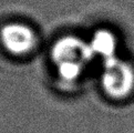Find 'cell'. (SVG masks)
<instances>
[{
  "label": "cell",
  "mask_w": 134,
  "mask_h": 133,
  "mask_svg": "<svg viewBox=\"0 0 134 133\" xmlns=\"http://www.w3.org/2000/svg\"><path fill=\"white\" fill-rule=\"evenodd\" d=\"M0 40L9 53L25 56L37 46V35L23 23H9L0 30Z\"/></svg>",
  "instance_id": "obj_3"
},
{
  "label": "cell",
  "mask_w": 134,
  "mask_h": 133,
  "mask_svg": "<svg viewBox=\"0 0 134 133\" xmlns=\"http://www.w3.org/2000/svg\"><path fill=\"white\" fill-rule=\"evenodd\" d=\"M94 54L89 41L75 36H64L55 41L51 59L59 77L65 81L79 79L93 60Z\"/></svg>",
  "instance_id": "obj_1"
},
{
  "label": "cell",
  "mask_w": 134,
  "mask_h": 133,
  "mask_svg": "<svg viewBox=\"0 0 134 133\" xmlns=\"http://www.w3.org/2000/svg\"><path fill=\"white\" fill-rule=\"evenodd\" d=\"M101 82L109 96L122 99L129 96L134 89V68L118 56L103 61Z\"/></svg>",
  "instance_id": "obj_2"
},
{
  "label": "cell",
  "mask_w": 134,
  "mask_h": 133,
  "mask_svg": "<svg viewBox=\"0 0 134 133\" xmlns=\"http://www.w3.org/2000/svg\"><path fill=\"white\" fill-rule=\"evenodd\" d=\"M94 57H100L103 61L116 56L118 39L113 31L109 29H99L89 40Z\"/></svg>",
  "instance_id": "obj_4"
}]
</instances>
